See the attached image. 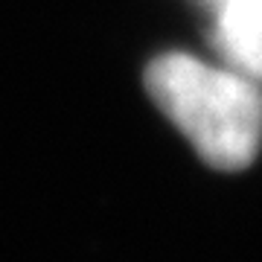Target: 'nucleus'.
I'll use <instances>...</instances> for the list:
<instances>
[{"instance_id": "f257e3e1", "label": "nucleus", "mask_w": 262, "mask_h": 262, "mask_svg": "<svg viewBox=\"0 0 262 262\" xmlns=\"http://www.w3.org/2000/svg\"><path fill=\"white\" fill-rule=\"evenodd\" d=\"M146 88L207 166L236 172L256 158L262 96L239 73L210 67L184 53H169L149 64Z\"/></svg>"}, {"instance_id": "f03ea898", "label": "nucleus", "mask_w": 262, "mask_h": 262, "mask_svg": "<svg viewBox=\"0 0 262 262\" xmlns=\"http://www.w3.org/2000/svg\"><path fill=\"white\" fill-rule=\"evenodd\" d=\"M215 41L227 61L262 79V0H222Z\"/></svg>"}]
</instances>
